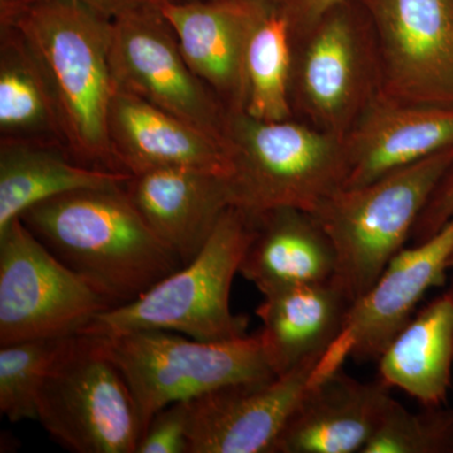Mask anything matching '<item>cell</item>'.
<instances>
[{
    "label": "cell",
    "mask_w": 453,
    "mask_h": 453,
    "mask_svg": "<svg viewBox=\"0 0 453 453\" xmlns=\"http://www.w3.org/2000/svg\"><path fill=\"white\" fill-rule=\"evenodd\" d=\"M19 219L111 309L138 299L183 266L146 226L125 186L53 196L28 208Z\"/></svg>",
    "instance_id": "cell-1"
},
{
    "label": "cell",
    "mask_w": 453,
    "mask_h": 453,
    "mask_svg": "<svg viewBox=\"0 0 453 453\" xmlns=\"http://www.w3.org/2000/svg\"><path fill=\"white\" fill-rule=\"evenodd\" d=\"M0 8V25L20 32L49 79L68 153L83 165L121 172L109 136L112 18L56 0H2Z\"/></svg>",
    "instance_id": "cell-2"
},
{
    "label": "cell",
    "mask_w": 453,
    "mask_h": 453,
    "mask_svg": "<svg viewBox=\"0 0 453 453\" xmlns=\"http://www.w3.org/2000/svg\"><path fill=\"white\" fill-rule=\"evenodd\" d=\"M226 144L231 207L252 216L279 208L312 214L345 187L344 138L308 122L229 112Z\"/></svg>",
    "instance_id": "cell-3"
},
{
    "label": "cell",
    "mask_w": 453,
    "mask_h": 453,
    "mask_svg": "<svg viewBox=\"0 0 453 453\" xmlns=\"http://www.w3.org/2000/svg\"><path fill=\"white\" fill-rule=\"evenodd\" d=\"M452 165L453 145L363 186L342 188L312 213L335 251L332 282L351 303L371 290L412 238Z\"/></svg>",
    "instance_id": "cell-4"
},
{
    "label": "cell",
    "mask_w": 453,
    "mask_h": 453,
    "mask_svg": "<svg viewBox=\"0 0 453 453\" xmlns=\"http://www.w3.org/2000/svg\"><path fill=\"white\" fill-rule=\"evenodd\" d=\"M253 225L252 214L229 207L195 259L138 299L101 312L81 334L105 336L162 330L203 342L243 338L249 319L232 311L231 290Z\"/></svg>",
    "instance_id": "cell-5"
},
{
    "label": "cell",
    "mask_w": 453,
    "mask_h": 453,
    "mask_svg": "<svg viewBox=\"0 0 453 453\" xmlns=\"http://www.w3.org/2000/svg\"><path fill=\"white\" fill-rule=\"evenodd\" d=\"M94 338L127 380L142 429L168 405L231 384L276 377L258 335L203 342L178 333L142 330Z\"/></svg>",
    "instance_id": "cell-6"
},
{
    "label": "cell",
    "mask_w": 453,
    "mask_h": 453,
    "mask_svg": "<svg viewBox=\"0 0 453 453\" xmlns=\"http://www.w3.org/2000/svg\"><path fill=\"white\" fill-rule=\"evenodd\" d=\"M37 421L76 453H136L142 422L118 366L91 335L65 340L37 399Z\"/></svg>",
    "instance_id": "cell-7"
},
{
    "label": "cell",
    "mask_w": 453,
    "mask_h": 453,
    "mask_svg": "<svg viewBox=\"0 0 453 453\" xmlns=\"http://www.w3.org/2000/svg\"><path fill=\"white\" fill-rule=\"evenodd\" d=\"M292 44L294 113L344 138L380 91V55L368 17L345 0Z\"/></svg>",
    "instance_id": "cell-8"
},
{
    "label": "cell",
    "mask_w": 453,
    "mask_h": 453,
    "mask_svg": "<svg viewBox=\"0 0 453 453\" xmlns=\"http://www.w3.org/2000/svg\"><path fill=\"white\" fill-rule=\"evenodd\" d=\"M109 309L22 219L0 231V345L79 335Z\"/></svg>",
    "instance_id": "cell-9"
},
{
    "label": "cell",
    "mask_w": 453,
    "mask_h": 453,
    "mask_svg": "<svg viewBox=\"0 0 453 453\" xmlns=\"http://www.w3.org/2000/svg\"><path fill=\"white\" fill-rule=\"evenodd\" d=\"M110 67L116 88L226 144L228 110L187 64L155 0L131 5L113 18Z\"/></svg>",
    "instance_id": "cell-10"
},
{
    "label": "cell",
    "mask_w": 453,
    "mask_h": 453,
    "mask_svg": "<svg viewBox=\"0 0 453 453\" xmlns=\"http://www.w3.org/2000/svg\"><path fill=\"white\" fill-rule=\"evenodd\" d=\"M371 22L380 91L453 107V0H356Z\"/></svg>",
    "instance_id": "cell-11"
},
{
    "label": "cell",
    "mask_w": 453,
    "mask_h": 453,
    "mask_svg": "<svg viewBox=\"0 0 453 453\" xmlns=\"http://www.w3.org/2000/svg\"><path fill=\"white\" fill-rule=\"evenodd\" d=\"M329 351L286 374L231 384L188 402V453H273L306 390L321 372L336 368Z\"/></svg>",
    "instance_id": "cell-12"
},
{
    "label": "cell",
    "mask_w": 453,
    "mask_h": 453,
    "mask_svg": "<svg viewBox=\"0 0 453 453\" xmlns=\"http://www.w3.org/2000/svg\"><path fill=\"white\" fill-rule=\"evenodd\" d=\"M155 2L193 73L228 112L243 111L250 40L261 18L276 5L257 0Z\"/></svg>",
    "instance_id": "cell-13"
},
{
    "label": "cell",
    "mask_w": 453,
    "mask_h": 453,
    "mask_svg": "<svg viewBox=\"0 0 453 453\" xmlns=\"http://www.w3.org/2000/svg\"><path fill=\"white\" fill-rule=\"evenodd\" d=\"M453 219L436 234L402 250L371 290L349 309L339 342L359 362H377L393 338L410 323L419 301L445 283L451 270Z\"/></svg>",
    "instance_id": "cell-14"
},
{
    "label": "cell",
    "mask_w": 453,
    "mask_h": 453,
    "mask_svg": "<svg viewBox=\"0 0 453 453\" xmlns=\"http://www.w3.org/2000/svg\"><path fill=\"white\" fill-rule=\"evenodd\" d=\"M389 387L327 368L310 386L273 453H362L393 396Z\"/></svg>",
    "instance_id": "cell-15"
},
{
    "label": "cell",
    "mask_w": 453,
    "mask_h": 453,
    "mask_svg": "<svg viewBox=\"0 0 453 453\" xmlns=\"http://www.w3.org/2000/svg\"><path fill=\"white\" fill-rule=\"evenodd\" d=\"M344 142L345 187L363 186L452 146L453 107L407 103L380 91Z\"/></svg>",
    "instance_id": "cell-16"
},
{
    "label": "cell",
    "mask_w": 453,
    "mask_h": 453,
    "mask_svg": "<svg viewBox=\"0 0 453 453\" xmlns=\"http://www.w3.org/2000/svg\"><path fill=\"white\" fill-rule=\"evenodd\" d=\"M134 207L181 264L195 259L229 207L226 175L165 168L133 175L125 186Z\"/></svg>",
    "instance_id": "cell-17"
},
{
    "label": "cell",
    "mask_w": 453,
    "mask_h": 453,
    "mask_svg": "<svg viewBox=\"0 0 453 453\" xmlns=\"http://www.w3.org/2000/svg\"><path fill=\"white\" fill-rule=\"evenodd\" d=\"M109 136L119 169L131 175L165 168L229 172L226 142L119 88L110 106Z\"/></svg>",
    "instance_id": "cell-18"
},
{
    "label": "cell",
    "mask_w": 453,
    "mask_h": 453,
    "mask_svg": "<svg viewBox=\"0 0 453 453\" xmlns=\"http://www.w3.org/2000/svg\"><path fill=\"white\" fill-rule=\"evenodd\" d=\"M253 217L252 238L240 273L264 296L296 286L332 281L335 251L312 214L279 208Z\"/></svg>",
    "instance_id": "cell-19"
},
{
    "label": "cell",
    "mask_w": 453,
    "mask_h": 453,
    "mask_svg": "<svg viewBox=\"0 0 453 453\" xmlns=\"http://www.w3.org/2000/svg\"><path fill=\"white\" fill-rule=\"evenodd\" d=\"M350 306L332 281L296 286L264 296L256 309L262 321L257 335L273 374H286L326 354L344 333Z\"/></svg>",
    "instance_id": "cell-20"
},
{
    "label": "cell",
    "mask_w": 453,
    "mask_h": 453,
    "mask_svg": "<svg viewBox=\"0 0 453 453\" xmlns=\"http://www.w3.org/2000/svg\"><path fill=\"white\" fill-rule=\"evenodd\" d=\"M377 363L381 383L425 408L442 407L452 380L453 288L417 312Z\"/></svg>",
    "instance_id": "cell-21"
},
{
    "label": "cell",
    "mask_w": 453,
    "mask_h": 453,
    "mask_svg": "<svg viewBox=\"0 0 453 453\" xmlns=\"http://www.w3.org/2000/svg\"><path fill=\"white\" fill-rule=\"evenodd\" d=\"M0 142L53 146L68 153L49 79L26 38L7 25H0Z\"/></svg>",
    "instance_id": "cell-22"
},
{
    "label": "cell",
    "mask_w": 453,
    "mask_h": 453,
    "mask_svg": "<svg viewBox=\"0 0 453 453\" xmlns=\"http://www.w3.org/2000/svg\"><path fill=\"white\" fill-rule=\"evenodd\" d=\"M131 177L83 165L64 149L0 142V231L38 203L86 188L127 186Z\"/></svg>",
    "instance_id": "cell-23"
},
{
    "label": "cell",
    "mask_w": 453,
    "mask_h": 453,
    "mask_svg": "<svg viewBox=\"0 0 453 453\" xmlns=\"http://www.w3.org/2000/svg\"><path fill=\"white\" fill-rule=\"evenodd\" d=\"M294 44L281 5L268 9L252 33L246 56L243 111L264 121L294 119L291 71Z\"/></svg>",
    "instance_id": "cell-24"
},
{
    "label": "cell",
    "mask_w": 453,
    "mask_h": 453,
    "mask_svg": "<svg viewBox=\"0 0 453 453\" xmlns=\"http://www.w3.org/2000/svg\"><path fill=\"white\" fill-rule=\"evenodd\" d=\"M65 339L0 345V412L8 421H37V399Z\"/></svg>",
    "instance_id": "cell-25"
},
{
    "label": "cell",
    "mask_w": 453,
    "mask_h": 453,
    "mask_svg": "<svg viewBox=\"0 0 453 453\" xmlns=\"http://www.w3.org/2000/svg\"><path fill=\"white\" fill-rule=\"evenodd\" d=\"M446 452H453V411L414 413L393 398L362 453Z\"/></svg>",
    "instance_id": "cell-26"
},
{
    "label": "cell",
    "mask_w": 453,
    "mask_h": 453,
    "mask_svg": "<svg viewBox=\"0 0 453 453\" xmlns=\"http://www.w3.org/2000/svg\"><path fill=\"white\" fill-rule=\"evenodd\" d=\"M136 453H188V402L168 405L155 414Z\"/></svg>",
    "instance_id": "cell-27"
},
{
    "label": "cell",
    "mask_w": 453,
    "mask_h": 453,
    "mask_svg": "<svg viewBox=\"0 0 453 453\" xmlns=\"http://www.w3.org/2000/svg\"><path fill=\"white\" fill-rule=\"evenodd\" d=\"M453 219V165L447 172L414 226V243L422 242Z\"/></svg>",
    "instance_id": "cell-28"
},
{
    "label": "cell",
    "mask_w": 453,
    "mask_h": 453,
    "mask_svg": "<svg viewBox=\"0 0 453 453\" xmlns=\"http://www.w3.org/2000/svg\"><path fill=\"white\" fill-rule=\"evenodd\" d=\"M345 0H282L281 9L290 25L292 40L306 35L333 8Z\"/></svg>",
    "instance_id": "cell-29"
},
{
    "label": "cell",
    "mask_w": 453,
    "mask_h": 453,
    "mask_svg": "<svg viewBox=\"0 0 453 453\" xmlns=\"http://www.w3.org/2000/svg\"><path fill=\"white\" fill-rule=\"evenodd\" d=\"M56 2L81 5V7L91 9V11L96 12L98 14L112 18V19L124 9L131 7V5L124 4L121 0H56Z\"/></svg>",
    "instance_id": "cell-30"
},
{
    "label": "cell",
    "mask_w": 453,
    "mask_h": 453,
    "mask_svg": "<svg viewBox=\"0 0 453 453\" xmlns=\"http://www.w3.org/2000/svg\"><path fill=\"white\" fill-rule=\"evenodd\" d=\"M173 2H195V0H173ZM257 2L267 3V4L281 5L282 0H257Z\"/></svg>",
    "instance_id": "cell-31"
},
{
    "label": "cell",
    "mask_w": 453,
    "mask_h": 453,
    "mask_svg": "<svg viewBox=\"0 0 453 453\" xmlns=\"http://www.w3.org/2000/svg\"><path fill=\"white\" fill-rule=\"evenodd\" d=\"M121 2L127 5H134V4H138V3L144 2V0H121Z\"/></svg>",
    "instance_id": "cell-32"
},
{
    "label": "cell",
    "mask_w": 453,
    "mask_h": 453,
    "mask_svg": "<svg viewBox=\"0 0 453 453\" xmlns=\"http://www.w3.org/2000/svg\"><path fill=\"white\" fill-rule=\"evenodd\" d=\"M449 267H451V270H453V256H452V258H451V265H449Z\"/></svg>",
    "instance_id": "cell-33"
}]
</instances>
